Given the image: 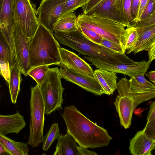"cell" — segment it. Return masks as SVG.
<instances>
[{
  "mask_svg": "<svg viewBox=\"0 0 155 155\" xmlns=\"http://www.w3.org/2000/svg\"><path fill=\"white\" fill-rule=\"evenodd\" d=\"M61 116L67 131L79 147L94 149L107 146L112 139L106 129L90 120L74 105L65 107Z\"/></svg>",
  "mask_w": 155,
  "mask_h": 155,
  "instance_id": "obj_1",
  "label": "cell"
},
{
  "mask_svg": "<svg viewBox=\"0 0 155 155\" xmlns=\"http://www.w3.org/2000/svg\"><path fill=\"white\" fill-rule=\"evenodd\" d=\"M60 47L53 33L39 23L35 33L29 39L31 68L40 65L59 64L61 60Z\"/></svg>",
  "mask_w": 155,
  "mask_h": 155,
  "instance_id": "obj_2",
  "label": "cell"
},
{
  "mask_svg": "<svg viewBox=\"0 0 155 155\" xmlns=\"http://www.w3.org/2000/svg\"><path fill=\"white\" fill-rule=\"evenodd\" d=\"M31 91L30 122L28 144L35 147L43 141L45 108L39 86L37 84L31 87Z\"/></svg>",
  "mask_w": 155,
  "mask_h": 155,
  "instance_id": "obj_3",
  "label": "cell"
},
{
  "mask_svg": "<svg viewBox=\"0 0 155 155\" xmlns=\"http://www.w3.org/2000/svg\"><path fill=\"white\" fill-rule=\"evenodd\" d=\"M61 79L58 68H49L39 86L46 114L59 109H62L63 93L64 88Z\"/></svg>",
  "mask_w": 155,
  "mask_h": 155,
  "instance_id": "obj_4",
  "label": "cell"
},
{
  "mask_svg": "<svg viewBox=\"0 0 155 155\" xmlns=\"http://www.w3.org/2000/svg\"><path fill=\"white\" fill-rule=\"evenodd\" d=\"M77 24V26L91 30L103 38L120 45V35L127 26L111 20L84 13L78 15Z\"/></svg>",
  "mask_w": 155,
  "mask_h": 155,
  "instance_id": "obj_5",
  "label": "cell"
},
{
  "mask_svg": "<svg viewBox=\"0 0 155 155\" xmlns=\"http://www.w3.org/2000/svg\"><path fill=\"white\" fill-rule=\"evenodd\" d=\"M13 11L15 22L28 38L35 33L39 24L35 9L30 0H13Z\"/></svg>",
  "mask_w": 155,
  "mask_h": 155,
  "instance_id": "obj_6",
  "label": "cell"
},
{
  "mask_svg": "<svg viewBox=\"0 0 155 155\" xmlns=\"http://www.w3.org/2000/svg\"><path fill=\"white\" fill-rule=\"evenodd\" d=\"M129 86V80L127 78L119 79L116 89L118 94L114 102L120 125L126 129L131 125L133 114L135 109L133 99L128 92Z\"/></svg>",
  "mask_w": 155,
  "mask_h": 155,
  "instance_id": "obj_7",
  "label": "cell"
},
{
  "mask_svg": "<svg viewBox=\"0 0 155 155\" xmlns=\"http://www.w3.org/2000/svg\"><path fill=\"white\" fill-rule=\"evenodd\" d=\"M124 0H101L86 14L111 20L128 26L124 8Z\"/></svg>",
  "mask_w": 155,
  "mask_h": 155,
  "instance_id": "obj_8",
  "label": "cell"
},
{
  "mask_svg": "<svg viewBox=\"0 0 155 155\" xmlns=\"http://www.w3.org/2000/svg\"><path fill=\"white\" fill-rule=\"evenodd\" d=\"M84 58L88 60L98 69H101L117 73H120L128 76L130 78L138 73L144 74L149 68L151 62L142 60L135 64H115L105 62L99 58H95L86 56Z\"/></svg>",
  "mask_w": 155,
  "mask_h": 155,
  "instance_id": "obj_9",
  "label": "cell"
},
{
  "mask_svg": "<svg viewBox=\"0 0 155 155\" xmlns=\"http://www.w3.org/2000/svg\"><path fill=\"white\" fill-rule=\"evenodd\" d=\"M66 0H41L37 10L39 23L53 33L54 25L62 15Z\"/></svg>",
  "mask_w": 155,
  "mask_h": 155,
  "instance_id": "obj_10",
  "label": "cell"
},
{
  "mask_svg": "<svg viewBox=\"0 0 155 155\" xmlns=\"http://www.w3.org/2000/svg\"><path fill=\"white\" fill-rule=\"evenodd\" d=\"M144 74H137L129 80L128 92L133 99L135 108L141 103L155 97V85L147 80Z\"/></svg>",
  "mask_w": 155,
  "mask_h": 155,
  "instance_id": "obj_11",
  "label": "cell"
},
{
  "mask_svg": "<svg viewBox=\"0 0 155 155\" xmlns=\"http://www.w3.org/2000/svg\"><path fill=\"white\" fill-rule=\"evenodd\" d=\"M12 36L19 68L21 73L27 77L31 68L29 53L30 38L26 36L15 22L13 28Z\"/></svg>",
  "mask_w": 155,
  "mask_h": 155,
  "instance_id": "obj_12",
  "label": "cell"
},
{
  "mask_svg": "<svg viewBox=\"0 0 155 155\" xmlns=\"http://www.w3.org/2000/svg\"><path fill=\"white\" fill-rule=\"evenodd\" d=\"M59 73L61 79L75 84L96 95L105 94L100 84L94 78L62 67L60 68Z\"/></svg>",
  "mask_w": 155,
  "mask_h": 155,
  "instance_id": "obj_13",
  "label": "cell"
},
{
  "mask_svg": "<svg viewBox=\"0 0 155 155\" xmlns=\"http://www.w3.org/2000/svg\"><path fill=\"white\" fill-rule=\"evenodd\" d=\"M59 51L61 60L57 65L94 78L92 68L85 61L74 53L60 46Z\"/></svg>",
  "mask_w": 155,
  "mask_h": 155,
  "instance_id": "obj_14",
  "label": "cell"
},
{
  "mask_svg": "<svg viewBox=\"0 0 155 155\" xmlns=\"http://www.w3.org/2000/svg\"><path fill=\"white\" fill-rule=\"evenodd\" d=\"M13 0H4L0 14V31L8 44L12 53H15L12 30L15 23Z\"/></svg>",
  "mask_w": 155,
  "mask_h": 155,
  "instance_id": "obj_15",
  "label": "cell"
},
{
  "mask_svg": "<svg viewBox=\"0 0 155 155\" xmlns=\"http://www.w3.org/2000/svg\"><path fill=\"white\" fill-rule=\"evenodd\" d=\"M136 28L139 35L138 40L135 45L127 51V54L147 51L155 45V24Z\"/></svg>",
  "mask_w": 155,
  "mask_h": 155,
  "instance_id": "obj_16",
  "label": "cell"
},
{
  "mask_svg": "<svg viewBox=\"0 0 155 155\" xmlns=\"http://www.w3.org/2000/svg\"><path fill=\"white\" fill-rule=\"evenodd\" d=\"M155 148V139L147 136L143 130L138 131L130 141L129 149L133 155H151Z\"/></svg>",
  "mask_w": 155,
  "mask_h": 155,
  "instance_id": "obj_17",
  "label": "cell"
},
{
  "mask_svg": "<svg viewBox=\"0 0 155 155\" xmlns=\"http://www.w3.org/2000/svg\"><path fill=\"white\" fill-rule=\"evenodd\" d=\"M25 126L24 118L18 111L10 115H0V134H18Z\"/></svg>",
  "mask_w": 155,
  "mask_h": 155,
  "instance_id": "obj_18",
  "label": "cell"
},
{
  "mask_svg": "<svg viewBox=\"0 0 155 155\" xmlns=\"http://www.w3.org/2000/svg\"><path fill=\"white\" fill-rule=\"evenodd\" d=\"M94 77L100 84L105 94H112L117 89L118 78L116 73L98 69L94 71Z\"/></svg>",
  "mask_w": 155,
  "mask_h": 155,
  "instance_id": "obj_19",
  "label": "cell"
},
{
  "mask_svg": "<svg viewBox=\"0 0 155 155\" xmlns=\"http://www.w3.org/2000/svg\"><path fill=\"white\" fill-rule=\"evenodd\" d=\"M57 140L54 155H79L77 142L68 131L65 134L60 135Z\"/></svg>",
  "mask_w": 155,
  "mask_h": 155,
  "instance_id": "obj_20",
  "label": "cell"
},
{
  "mask_svg": "<svg viewBox=\"0 0 155 155\" xmlns=\"http://www.w3.org/2000/svg\"><path fill=\"white\" fill-rule=\"evenodd\" d=\"M21 72L19 67L15 64L10 67L8 84L10 98L12 103L15 104L20 91V84L22 81Z\"/></svg>",
  "mask_w": 155,
  "mask_h": 155,
  "instance_id": "obj_21",
  "label": "cell"
},
{
  "mask_svg": "<svg viewBox=\"0 0 155 155\" xmlns=\"http://www.w3.org/2000/svg\"><path fill=\"white\" fill-rule=\"evenodd\" d=\"M77 17L74 12L62 15L54 25V31L67 32L78 29Z\"/></svg>",
  "mask_w": 155,
  "mask_h": 155,
  "instance_id": "obj_22",
  "label": "cell"
},
{
  "mask_svg": "<svg viewBox=\"0 0 155 155\" xmlns=\"http://www.w3.org/2000/svg\"><path fill=\"white\" fill-rule=\"evenodd\" d=\"M0 142L10 155H28L29 150L27 144L15 141L0 134Z\"/></svg>",
  "mask_w": 155,
  "mask_h": 155,
  "instance_id": "obj_23",
  "label": "cell"
},
{
  "mask_svg": "<svg viewBox=\"0 0 155 155\" xmlns=\"http://www.w3.org/2000/svg\"><path fill=\"white\" fill-rule=\"evenodd\" d=\"M127 27L122 32L120 37L121 45L125 52L135 45L139 37L135 27L130 25Z\"/></svg>",
  "mask_w": 155,
  "mask_h": 155,
  "instance_id": "obj_24",
  "label": "cell"
},
{
  "mask_svg": "<svg viewBox=\"0 0 155 155\" xmlns=\"http://www.w3.org/2000/svg\"><path fill=\"white\" fill-rule=\"evenodd\" d=\"M0 60L8 64L10 67L15 64L10 47L2 33L0 31Z\"/></svg>",
  "mask_w": 155,
  "mask_h": 155,
  "instance_id": "obj_25",
  "label": "cell"
},
{
  "mask_svg": "<svg viewBox=\"0 0 155 155\" xmlns=\"http://www.w3.org/2000/svg\"><path fill=\"white\" fill-rule=\"evenodd\" d=\"M60 130L57 123L53 124L48 132L44 136L42 143L43 149L46 151L50 148L52 144L60 136Z\"/></svg>",
  "mask_w": 155,
  "mask_h": 155,
  "instance_id": "obj_26",
  "label": "cell"
},
{
  "mask_svg": "<svg viewBox=\"0 0 155 155\" xmlns=\"http://www.w3.org/2000/svg\"><path fill=\"white\" fill-rule=\"evenodd\" d=\"M49 65H42L31 68L28 73V75L32 78L39 86L41 84L49 69Z\"/></svg>",
  "mask_w": 155,
  "mask_h": 155,
  "instance_id": "obj_27",
  "label": "cell"
},
{
  "mask_svg": "<svg viewBox=\"0 0 155 155\" xmlns=\"http://www.w3.org/2000/svg\"><path fill=\"white\" fill-rule=\"evenodd\" d=\"M88 1V0H66L63 7L62 15L73 12L78 8L82 7Z\"/></svg>",
  "mask_w": 155,
  "mask_h": 155,
  "instance_id": "obj_28",
  "label": "cell"
},
{
  "mask_svg": "<svg viewBox=\"0 0 155 155\" xmlns=\"http://www.w3.org/2000/svg\"><path fill=\"white\" fill-rule=\"evenodd\" d=\"M78 27L89 40L95 44L100 45L103 37L91 30L81 26H78Z\"/></svg>",
  "mask_w": 155,
  "mask_h": 155,
  "instance_id": "obj_29",
  "label": "cell"
},
{
  "mask_svg": "<svg viewBox=\"0 0 155 155\" xmlns=\"http://www.w3.org/2000/svg\"><path fill=\"white\" fill-rule=\"evenodd\" d=\"M100 45L117 53L123 54L125 52L120 45L104 38H103Z\"/></svg>",
  "mask_w": 155,
  "mask_h": 155,
  "instance_id": "obj_30",
  "label": "cell"
},
{
  "mask_svg": "<svg viewBox=\"0 0 155 155\" xmlns=\"http://www.w3.org/2000/svg\"><path fill=\"white\" fill-rule=\"evenodd\" d=\"M155 0H149L141 15L140 20L144 19L155 12Z\"/></svg>",
  "mask_w": 155,
  "mask_h": 155,
  "instance_id": "obj_31",
  "label": "cell"
},
{
  "mask_svg": "<svg viewBox=\"0 0 155 155\" xmlns=\"http://www.w3.org/2000/svg\"><path fill=\"white\" fill-rule=\"evenodd\" d=\"M155 24V12L147 18L140 20L133 25L135 28L144 27Z\"/></svg>",
  "mask_w": 155,
  "mask_h": 155,
  "instance_id": "obj_32",
  "label": "cell"
},
{
  "mask_svg": "<svg viewBox=\"0 0 155 155\" xmlns=\"http://www.w3.org/2000/svg\"><path fill=\"white\" fill-rule=\"evenodd\" d=\"M131 0H124V8L127 21L129 25H133L134 21L130 13ZM128 25V26H129Z\"/></svg>",
  "mask_w": 155,
  "mask_h": 155,
  "instance_id": "obj_33",
  "label": "cell"
},
{
  "mask_svg": "<svg viewBox=\"0 0 155 155\" xmlns=\"http://www.w3.org/2000/svg\"><path fill=\"white\" fill-rule=\"evenodd\" d=\"M143 130L147 136L155 139V120L147 121Z\"/></svg>",
  "mask_w": 155,
  "mask_h": 155,
  "instance_id": "obj_34",
  "label": "cell"
},
{
  "mask_svg": "<svg viewBox=\"0 0 155 155\" xmlns=\"http://www.w3.org/2000/svg\"><path fill=\"white\" fill-rule=\"evenodd\" d=\"M9 64L0 60V75L4 78L8 83L9 80Z\"/></svg>",
  "mask_w": 155,
  "mask_h": 155,
  "instance_id": "obj_35",
  "label": "cell"
},
{
  "mask_svg": "<svg viewBox=\"0 0 155 155\" xmlns=\"http://www.w3.org/2000/svg\"><path fill=\"white\" fill-rule=\"evenodd\" d=\"M148 0H140L136 16L134 20V24L140 21L142 13L147 5Z\"/></svg>",
  "mask_w": 155,
  "mask_h": 155,
  "instance_id": "obj_36",
  "label": "cell"
},
{
  "mask_svg": "<svg viewBox=\"0 0 155 155\" xmlns=\"http://www.w3.org/2000/svg\"><path fill=\"white\" fill-rule=\"evenodd\" d=\"M101 0H88L87 3L82 7L83 13H87L95 6Z\"/></svg>",
  "mask_w": 155,
  "mask_h": 155,
  "instance_id": "obj_37",
  "label": "cell"
},
{
  "mask_svg": "<svg viewBox=\"0 0 155 155\" xmlns=\"http://www.w3.org/2000/svg\"><path fill=\"white\" fill-rule=\"evenodd\" d=\"M140 1V0H131L130 13L133 20L134 23L136 16Z\"/></svg>",
  "mask_w": 155,
  "mask_h": 155,
  "instance_id": "obj_38",
  "label": "cell"
},
{
  "mask_svg": "<svg viewBox=\"0 0 155 155\" xmlns=\"http://www.w3.org/2000/svg\"><path fill=\"white\" fill-rule=\"evenodd\" d=\"M155 120V101L152 102L150 106V109L147 117V121Z\"/></svg>",
  "mask_w": 155,
  "mask_h": 155,
  "instance_id": "obj_39",
  "label": "cell"
},
{
  "mask_svg": "<svg viewBox=\"0 0 155 155\" xmlns=\"http://www.w3.org/2000/svg\"><path fill=\"white\" fill-rule=\"evenodd\" d=\"M79 155H97L98 154L95 152L91 151L87 148L78 147Z\"/></svg>",
  "mask_w": 155,
  "mask_h": 155,
  "instance_id": "obj_40",
  "label": "cell"
},
{
  "mask_svg": "<svg viewBox=\"0 0 155 155\" xmlns=\"http://www.w3.org/2000/svg\"><path fill=\"white\" fill-rule=\"evenodd\" d=\"M149 61L151 62L155 59V45L148 50Z\"/></svg>",
  "mask_w": 155,
  "mask_h": 155,
  "instance_id": "obj_41",
  "label": "cell"
},
{
  "mask_svg": "<svg viewBox=\"0 0 155 155\" xmlns=\"http://www.w3.org/2000/svg\"><path fill=\"white\" fill-rule=\"evenodd\" d=\"M145 75L147 77L153 84H155V71L154 70L150 71L147 73L145 74Z\"/></svg>",
  "mask_w": 155,
  "mask_h": 155,
  "instance_id": "obj_42",
  "label": "cell"
},
{
  "mask_svg": "<svg viewBox=\"0 0 155 155\" xmlns=\"http://www.w3.org/2000/svg\"><path fill=\"white\" fill-rule=\"evenodd\" d=\"M0 155H10V153L7 150L2 144L0 142Z\"/></svg>",
  "mask_w": 155,
  "mask_h": 155,
  "instance_id": "obj_43",
  "label": "cell"
},
{
  "mask_svg": "<svg viewBox=\"0 0 155 155\" xmlns=\"http://www.w3.org/2000/svg\"><path fill=\"white\" fill-rule=\"evenodd\" d=\"M4 0H0V14L1 13L2 7V6Z\"/></svg>",
  "mask_w": 155,
  "mask_h": 155,
  "instance_id": "obj_44",
  "label": "cell"
},
{
  "mask_svg": "<svg viewBox=\"0 0 155 155\" xmlns=\"http://www.w3.org/2000/svg\"><path fill=\"white\" fill-rule=\"evenodd\" d=\"M1 85H0V100H1V94H0V88L1 87Z\"/></svg>",
  "mask_w": 155,
  "mask_h": 155,
  "instance_id": "obj_45",
  "label": "cell"
}]
</instances>
